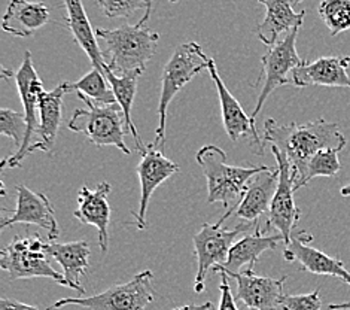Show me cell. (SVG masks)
I'll return each mask as SVG.
<instances>
[{"label":"cell","mask_w":350,"mask_h":310,"mask_svg":"<svg viewBox=\"0 0 350 310\" xmlns=\"http://www.w3.org/2000/svg\"><path fill=\"white\" fill-rule=\"evenodd\" d=\"M264 142H270L286 157L294 176V188L303 179L307 164L322 149L336 148L343 151L347 145L346 136L337 122L323 118L304 124H279L271 118L264 122Z\"/></svg>","instance_id":"1"},{"label":"cell","mask_w":350,"mask_h":310,"mask_svg":"<svg viewBox=\"0 0 350 310\" xmlns=\"http://www.w3.org/2000/svg\"><path fill=\"white\" fill-rule=\"evenodd\" d=\"M152 8H148L137 24H124L116 29H97L96 36L103 40L105 63L113 73L145 72L148 63L157 53L160 35L148 29Z\"/></svg>","instance_id":"2"},{"label":"cell","mask_w":350,"mask_h":310,"mask_svg":"<svg viewBox=\"0 0 350 310\" xmlns=\"http://www.w3.org/2000/svg\"><path fill=\"white\" fill-rule=\"evenodd\" d=\"M196 160L207 179V203H222L227 209L216 222L222 225L245 196L249 181L255 175L267 170V166L240 167L227 163V154L216 145H206L198 149Z\"/></svg>","instance_id":"3"},{"label":"cell","mask_w":350,"mask_h":310,"mask_svg":"<svg viewBox=\"0 0 350 310\" xmlns=\"http://www.w3.org/2000/svg\"><path fill=\"white\" fill-rule=\"evenodd\" d=\"M211 58L207 57L197 42L182 44L174 49L167 64L164 66L161 77V94L158 103V127L155 131V146L163 145L165 139V120L172 100L179 91L193 81L200 72L209 68Z\"/></svg>","instance_id":"4"},{"label":"cell","mask_w":350,"mask_h":310,"mask_svg":"<svg viewBox=\"0 0 350 310\" xmlns=\"http://www.w3.org/2000/svg\"><path fill=\"white\" fill-rule=\"evenodd\" d=\"M78 97L87 107H79L73 112L68 124L69 130L81 133L97 146H115L130 155L131 151L124 140L127 135L126 118L120 105H94L82 93H78Z\"/></svg>","instance_id":"5"},{"label":"cell","mask_w":350,"mask_h":310,"mask_svg":"<svg viewBox=\"0 0 350 310\" xmlns=\"http://www.w3.org/2000/svg\"><path fill=\"white\" fill-rule=\"evenodd\" d=\"M0 267L10 274L11 281L48 278L68 287L63 273L51 266L45 253V243L39 234L16 236L10 245L0 250Z\"/></svg>","instance_id":"6"},{"label":"cell","mask_w":350,"mask_h":310,"mask_svg":"<svg viewBox=\"0 0 350 310\" xmlns=\"http://www.w3.org/2000/svg\"><path fill=\"white\" fill-rule=\"evenodd\" d=\"M152 281V272L145 270L136 274L131 281L113 285L97 296L87 298H62L46 310H55L66 306H79L88 310H145L148 305H151L155 300Z\"/></svg>","instance_id":"7"},{"label":"cell","mask_w":350,"mask_h":310,"mask_svg":"<svg viewBox=\"0 0 350 310\" xmlns=\"http://www.w3.org/2000/svg\"><path fill=\"white\" fill-rule=\"evenodd\" d=\"M298 27L291 30L288 35L279 40L278 44L269 47L267 53L261 58L262 73V90L261 94L258 97L256 106L254 107V112L251 114V118L255 121L258 114L265 103V100L273 93L274 90L282 86H294L293 79L288 78L289 73H293L297 68H299L304 63V60L299 58L297 53V38H298Z\"/></svg>","instance_id":"8"},{"label":"cell","mask_w":350,"mask_h":310,"mask_svg":"<svg viewBox=\"0 0 350 310\" xmlns=\"http://www.w3.org/2000/svg\"><path fill=\"white\" fill-rule=\"evenodd\" d=\"M249 224H241L239 227L228 230L222 229L218 224H203L193 237L194 254L197 257V274L194 281L196 292L204 291V282L207 272L213 269L215 266H222L230 255V249L236 243L239 234L247 231Z\"/></svg>","instance_id":"9"},{"label":"cell","mask_w":350,"mask_h":310,"mask_svg":"<svg viewBox=\"0 0 350 310\" xmlns=\"http://www.w3.org/2000/svg\"><path fill=\"white\" fill-rule=\"evenodd\" d=\"M271 151L274 154V158L278 162L279 167V182L276 194L273 197V202L270 206L269 212V221L265 224L264 231H270L271 229L278 230L280 236L283 237L285 245L291 242V237L295 233V227L299 221V215L301 211L297 207L294 200V176L291 164L286 160V157L283 155L278 148L271 146Z\"/></svg>","instance_id":"10"},{"label":"cell","mask_w":350,"mask_h":310,"mask_svg":"<svg viewBox=\"0 0 350 310\" xmlns=\"http://www.w3.org/2000/svg\"><path fill=\"white\" fill-rule=\"evenodd\" d=\"M14 78H15L16 88H18V94L24 107L27 131H26V136H24L21 148L16 149V153L11 158H8V166L20 167L24 158L30 154V148L33 145L31 142L33 136L38 135L39 120L36 118V111L39 109L40 96L45 93L44 82L40 81L38 72L35 70V68H33L30 51L24 53L23 63L20 66V69L15 72Z\"/></svg>","instance_id":"11"},{"label":"cell","mask_w":350,"mask_h":310,"mask_svg":"<svg viewBox=\"0 0 350 310\" xmlns=\"http://www.w3.org/2000/svg\"><path fill=\"white\" fill-rule=\"evenodd\" d=\"M140 181V205L136 214V227L139 230L146 229V211L154 191L163 182L179 173V166L158 151L154 144L148 145V149L142 154L140 162L136 167Z\"/></svg>","instance_id":"12"},{"label":"cell","mask_w":350,"mask_h":310,"mask_svg":"<svg viewBox=\"0 0 350 310\" xmlns=\"http://www.w3.org/2000/svg\"><path fill=\"white\" fill-rule=\"evenodd\" d=\"M15 224H31L44 229L49 240H55L60 236L51 202L42 192L33 191L26 185L16 187V207L10 218H3L2 229Z\"/></svg>","instance_id":"13"},{"label":"cell","mask_w":350,"mask_h":310,"mask_svg":"<svg viewBox=\"0 0 350 310\" xmlns=\"http://www.w3.org/2000/svg\"><path fill=\"white\" fill-rule=\"evenodd\" d=\"M313 240L312 234L307 231L294 233L291 242L283 250V257L288 263H298L304 272L312 274L334 276L347 283L350 287V272L345 267L341 259L332 258L319 249L308 246V242Z\"/></svg>","instance_id":"14"},{"label":"cell","mask_w":350,"mask_h":310,"mask_svg":"<svg viewBox=\"0 0 350 310\" xmlns=\"http://www.w3.org/2000/svg\"><path fill=\"white\" fill-rule=\"evenodd\" d=\"M228 278L237 282V297L243 301L247 310H276L286 296L283 288L288 276L274 279L269 276H258L254 270L246 269Z\"/></svg>","instance_id":"15"},{"label":"cell","mask_w":350,"mask_h":310,"mask_svg":"<svg viewBox=\"0 0 350 310\" xmlns=\"http://www.w3.org/2000/svg\"><path fill=\"white\" fill-rule=\"evenodd\" d=\"M211 78L215 83L216 91H218L219 96V103H221V114H222V121H224V129L227 131L228 138L232 142H239L243 138H252L255 144L260 146V154H264V145L262 140L258 135L255 121L247 116L243 111V107L239 103V100L231 94V91L225 86L224 81L221 79L218 68H216V63L213 58H211L209 68H207Z\"/></svg>","instance_id":"16"},{"label":"cell","mask_w":350,"mask_h":310,"mask_svg":"<svg viewBox=\"0 0 350 310\" xmlns=\"http://www.w3.org/2000/svg\"><path fill=\"white\" fill-rule=\"evenodd\" d=\"M109 192L111 185L107 182H100L94 190L84 185L78 192V209L73 212V216L78 221L97 229L102 253H107V248H109V236H107L111 221V206L107 202Z\"/></svg>","instance_id":"17"},{"label":"cell","mask_w":350,"mask_h":310,"mask_svg":"<svg viewBox=\"0 0 350 310\" xmlns=\"http://www.w3.org/2000/svg\"><path fill=\"white\" fill-rule=\"evenodd\" d=\"M349 66V55L321 57L312 63L304 62L293 72V82L299 88L308 86L350 88V77L347 73Z\"/></svg>","instance_id":"18"},{"label":"cell","mask_w":350,"mask_h":310,"mask_svg":"<svg viewBox=\"0 0 350 310\" xmlns=\"http://www.w3.org/2000/svg\"><path fill=\"white\" fill-rule=\"evenodd\" d=\"M255 231L251 236H246L243 239L237 240L232 248L230 249V255L222 266H215L213 270L216 273H224L227 276L237 274L240 270L247 266V269L254 270L255 264L258 263V258L265 250H271L279 245V242H283L280 234H274V236H267L265 231L261 230L260 221L254 222Z\"/></svg>","instance_id":"19"},{"label":"cell","mask_w":350,"mask_h":310,"mask_svg":"<svg viewBox=\"0 0 350 310\" xmlns=\"http://www.w3.org/2000/svg\"><path fill=\"white\" fill-rule=\"evenodd\" d=\"M279 182V167H269L249 181L245 196L236 207V216L246 222L260 221L262 215H269L273 197L276 194Z\"/></svg>","instance_id":"20"},{"label":"cell","mask_w":350,"mask_h":310,"mask_svg":"<svg viewBox=\"0 0 350 310\" xmlns=\"http://www.w3.org/2000/svg\"><path fill=\"white\" fill-rule=\"evenodd\" d=\"M45 253L53 257L63 267V274L68 281L69 288L85 294V288L81 285L82 274L88 272L90 267V245L85 240L58 243L49 240L45 243Z\"/></svg>","instance_id":"21"},{"label":"cell","mask_w":350,"mask_h":310,"mask_svg":"<svg viewBox=\"0 0 350 310\" xmlns=\"http://www.w3.org/2000/svg\"><path fill=\"white\" fill-rule=\"evenodd\" d=\"M70 93L69 82H62L53 91H45L40 96L39 102V142L33 144L30 148V154L35 151H44L49 153L55 144L57 131L62 124V109L63 97Z\"/></svg>","instance_id":"22"},{"label":"cell","mask_w":350,"mask_h":310,"mask_svg":"<svg viewBox=\"0 0 350 310\" xmlns=\"http://www.w3.org/2000/svg\"><path fill=\"white\" fill-rule=\"evenodd\" d=\"M49 21V8L42 2L11 0L3 15L2 29L16 38H27Z\"/></svg>","instance_id":"23"},{"label":"cell","mask_w":350,"mask_h":310,"mask_svg":"<svg viewBox=\"0 0 350 310\" xmlns=\"http://www.w3.org/2000/svg\"><path fill=\"white\" fill-rule=\"evenodd\" d=\"M265 6V20L258 26V38L267 47L278 44L283 31H291L303 26L306 11L295 12L291 0H258Z\"/></svg>","instance_id":"24"},{"label":"cell","mask_w":350,"mask_h":310,"mask_svg":"<svg viewBox=\"0 0 350 310\" xmlns=\"http://www.w3.org/2000/svg\"><path fill=\"white\" fill-rule=\"evenodd\" d=\"M63 3L66 8V24H68L69 30L72 31L73 39L84 49V53L88 55L93 68L103 70V51L97 45V36L93 31V27H91V23L87 16L85 8L82 5V0H63Z\"/></svg>","instance_id":"25"},{"label":"cell","mask_w":350,"mask_h":310,"mask_svg":"<svg viewBox=\"0 0 350 310\" xmlns=\"http://www.w3.org/2000/svg\"><path fill=\"white\" fill-rule=\"evenodd\" d=\"M103 70H105L107 82L111 83V87L113 90L116 103H118L120 107L122 109L124 118H126V130L129 135H131L133 139H135L136 149L140 151V154H144L148 149V145H145L144 140L140 139L136 125L133 124V120H131V107H133V102H135V97H136L137 81L140 78V75L144 72L135 70V72H129L126 75H116L109 68H107L106 63H105Z\"/></svg>","instance_id":"26"},{"label":"cell","mask_w":350,"mask_h":310,"mask_svg":"<svg viewBox=\"0 0 350 310\" xmlns=\"http://www.w3.org/2000/svg\"><path fill=\"white\" fill-rule=\"evenodd\" d=\"M70 91L85 94L88 99H93L98 105H113L116 99L111 83L107 82L106 75L103 70L96 68L91 69L87 75H84L77 82H69Z\"/></svg>","instance_id":"27"},{"label":"cell","mask_w":350,"mask_h":310,"mask_svg":"<svg viewBox=\"0 0 350 310\" xmlns=\"http://www.w3.org/2000/svg\"><path fill=\"white\" fill-rule=\"evenodd\" d=\"M340 153L341 149L336 148L319 151V153L308 162L303 179L295 185V191L306 187L307 183L314 178H334V176H337L338 172L341 170V164L338 160Z\"/></svg>","instance_id":"28"},{"label":"cell","mask_w":350,"mask_h":310,"mask_svg":"<svg viewBox=\"0 0 350 310\" xmlns=\"http://www.w3.org/2000/svg\"><path fill=\"white\" fill-rule=\"evenodd\" d=\"M318 12L331 36L350 29V0H322Z\"/></svg>","instance_id":"29"},{"label":"cell","mask_w":350,"mask_h":310,"mask_svg":"<svg viewBox=\"0 0 350 310\" xmlns=\"http://www.w3.org/2000/svg\"><path fill=\"white\" fill-rule=\"evenodd\" d=\"M155 0H96L107 18H129L139 10H145Z\"/></svg>","instance_id":"30"},{"label":"cell","mask_w":350,"mask_h":310,"mask_svg":"<svg viewBox=\"0 0 350 310\" xmlns=\"http://www.w3.org/2000/svg\"><path fill=\"white\" fill-rule=\"evenodd\" d=\"M27 131V122L24 114L11 111V109H2L0 111V133L3 136L11 138L18 149L23 145L24 136Z\"/></svg>","instance_id":"31"},{"label":"cell","mask_w":350,"mask_h":310,"mask_svg":"<svg viewBox=\"0 0 350 310\" xmlns=\"http://www.w3.org/2000/svg\"><path fill=\"white\" fill-rule=\"evenodd\" d=\"M280 307L282 310H321V289L316 288L313 292H308V294L285 296L282 300Z\"/></svg>","instance_id":"32"},{"label":"cell","mask_w":350,"mask_h":310,"mask_svg":"<svg viewBox=\"0 0 350 310\" xmlns=\"http://www.w3.org/2000/svg\"><path fill=\"white\" fill-rule=\"evenodd\" d=\"M219 276H221V285H219L221 300H219L218 310H239L237 305H236V298L232 297L228 276L224 273H219Z\"/></svg>","instance_id":"33"},{"label":"cell","mask_w":350,"mask_h":310,"mask_svg":"<svg viewBox=\"0 0 350 310\" xmlns=\"http://www.w3.org/2000/svg\"><path fill=\"white\" fill-rule=\"evenodd\" d=\"M0 310H39V309L36 306L21 303V301H16V300L2 298L0 300Z\"/></svg>","instance_id":"34"},{"label":"cell","mask_w":350,"mask_h":310,"mask_svg":"<svg viewBox=\"0 0 350 310\" xmlns=\"http://www.w3.org/2000/svg\"><path fill=\"white\" fill-rule=\"evenodd\" d=\"M213 307V305L211 301H207V303L203 305H187V306H180L176 309H172V310H211Z\"/></svg>","instance_id":"35"},{"label":"cell","mask_w":350,"mask_h":310,"mask_svg":"<svg viewBox=\"0 0 350 310\" xmlns=\"http://www.w3.org/2000/svg\"><path fill=\"white\" fill-rule=\"evenodd\" d=\"M329 310H350V301L349 303H340V305H329Z\"/></svg>","instance_id":"36"},{"label":"cell","mask_w":350,"mask_h":310,"mask_svg":"<svg viewBox=\"0 0 350 310\" xmlns=\"http://www.w3.org/2000/svg\"><path fill=\"white\" fill-rule=\"evenodd\" d=\"M341 196H343V197H350V183H347L346 187L341 188Z\"/></svg>","instance_id":"37"},{"label":"cell","mask_w":350,"mask_h":310,"mask_svg":"<svg viewBox=\"0 0 350 310\" xmlns=\"http://www.w3.org/2000/svg\"><path fill=\"white\" fill-rule=\"evenodd\" d=\"M294 2H295V3H301V2H303V0H294Z\"/></svg>","instance_id":"38"},{"label":"cell","mask_w":350,"mask_h":310,"mask_svg":"<svg viewBox=\"0 0 350 310\" xmlns=\"http://www.w3.org/2000/svg\"><path fill=\"white\" fill-rule=\"evenodd\" d=\"M170 2H172V3H176V2H178V0H170Z\"/></svg>","instance_id":"39"}]
</instances>
